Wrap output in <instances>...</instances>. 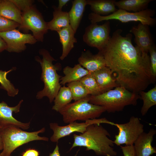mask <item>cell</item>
<instances>
[{
	"instance_id": "obj_1",
	"label": "cell",
	"mask_w": 156,
	"mask_h": 156,
	"mask_svg": "<svg viewBox=\"0 0 156 156\" xmlns=\"http://www.w3.org/2000/svg\"><path fill=\"white\" fill-rule=\"evenodd\" d=\"M122 32L120 29L114 31L99 52L119 86L138 94L155 80L151 71L149 55L133 45L131 33L124 36Z\"/></svg>"
},
{
	"instance_id": "obj_2",
	"label": "cell",
	"mask_w": 156,
	"mask_h": 156,
	"mask_svg": "<svg viewBox=\"0 0 156 156\" xmlns=\"http://www.w3.org/2000/svg\"><path fill=\"white\" fill-rule=\"evenodd\" d=\"M74 142L70 151L77 146L86 147V151L93 150L98 155L116 156L117 152L113 148L114 142L109 138L108 131L100 124L88 125L86 131L79 135H73Z\"/></svg>"
},
{
	"instance_id": "obj_3",
	"label": "cell",
	"mask_w": 156,
	"mask_h": 156,
	"mask_svg": "<svg viewBox=\"0 0 156 156\" xmlns=\"http://www.w3.org/2000/svg\"><path fill=\"white\" fill-rule=\"evenodd\" d=\"M139 99L138 94L119 86L97 95H90L89 102L103 107L108 113H115L122 111L127 106L136 105Z\"/></svg>"
},
{
	"instance_id": "obj_4",
	"label": "cell",
	"mask_w": 156,
	"mask_h": 156,
	"mask_svg": "<svg viewBox=\"0 0 156 156\" xmlns=\"http://www.w3.org/2000/svg\"><path fill=\"white\" fill-rule=\"evenodd\" d=\"M39 53L42 57V59L36 57V60L39 62L42 68V73L41 79L43 82L44 86L42 90L38 92L36 95L37 99H41L45 96L49 99L50 103L54 100L61 87L60 81L61 76L57 72L58 65H53V62L55 61L46 49H41Z\"/></svg>"
},
{
	"instance_id": "obj_5",
	"label": "cell",
	"mask_w": 156,
	"mask_h": 156,
	"mask_svg": "<svg viewBox=\"0 0 156 156\" xmlns=\"http://www.w3.org/2000/svg\"><path fill=\"white\" fill-rule=\"evenodd\" d=\"M45 131L44 127L32 132L24 131L13 126L2 128L0 130V135L3 142V148L0 155L11 156V154L16 149L30 142L38 140L48 141V138L38 135L39 133H44Z\"/></svg>"
},
{
	"instance_id": "obj_6",
	"label": "cell",
	"mask_w": 156,
	"mask_h": 156,
	"mask_svg": "<svg viewBox=\"0 0 156 156\" xmlns=\"http://www.w3.org/2000/svg\"><path fill=\"white\" fill-rule=\"evenodd\" d=\"M90 95L69 104L59 111L64 122L95 119L106 111L103 107L89 102Z\"/></svg>"
},
{
	"instance_id": "obj_7",
	"label": "cell",
	"mask_w": 156,
	"mask_h": 156,
	"mask_svg": "<svg viewBox=\"0 0 156 156\" xmlns=\"http://www.w3.org/2000/svg\"><path fill=\"white\" fill-rule=\"evenodd\" d=\"M155 14L154 10L148 8L140 12H133L118 9L112 13L105 16L99 15L92 12L89 14L88 18L91 23L115 20L123 23L139 22L143 24L153 26L156 23V18H153Z\"/></svg>"
},
{
	"instance_id": "obj_8",
	"label": "cell",
	"mask_w": 156,
	"mask_h": 156,
	"mask_svg": "<svg viewBox=\"0 0 156 156\" xmlns=\"http://www.w3.org/2000/svg\"><path fill=\"white\" fill-rule=\"evenodd\" d=\"M26 31L31 30L37 41L43 42L44 36L47 32V22L41 14L32 6L22 13V21L18 27Z\"/></svg>"
},
{
	"instance_id": "obj_9",
	"label": "cell",
	"mask_w": 156,
	"mask_h": 156,
	"mask_svg": "<svg viewBox=\"0 0 156 156\" xmlns=\"http://www.w3.org/2000/svg\"><path fill=\"white\" fill-rule=\"evenodd\" d=\"M110 30V22L108 21L101 25L91 23L85 29L83 40L88 46L101 51L109 41Z\"/></svg>"
},
{
	"instance_id": "obj_10",
	"label": "cell",
	"mask_w": 156,
	"mask_h": 156,
	"mask_svg": "<svg viewBox=\"0 0 156 156\" xmlns=\"http://www.w3.org/2000/svg\"><path fill=\"white\" fill-rule=\"evenodd\" d=\"M118 130V134L115 136L114 144L118 146L125 144L133 145L139 135L144 132V126L140 119L131 116L129 121L123 124H116Z\"/></svg>"
},
{
	"instance_id": "obj_11",
	"label": "cell",
	"mask_w": 156,
	"mask_h": 156,
	"mask_svg": "<svg viewBox=\"0 0 156 156\" xmlns=\"http://www.w3.org/2000/svg\"><path fill=\"white\" fill-rule=\"evenodd\" d=\"M101 123H106L112 125L114 123L105 118L88 120L85 121V122L82 123L75 121L64 126H59L56 122L51 123L49 124L50 127L53 133L50 138V140L53 142H57L61 138L69 135L74 132L83 133L87 127L90 125Z\"/></svg>"
},
{
	"instance_id": "obj_12",
	"label": "cell",
	"mask_w": 156,
	"mask_h": 156,
	"mask_svg": "<svg viewBox=\"0 0 156 156\" xmlns=\"http://www.w3.org/2000/svg\"><path fill=\"white\" fill-rule=\"evenodd\" d=\"M0 37L6 43V50L10 52H21L26 49V44H34L37 41L31 34L22 33L16 29L0 32Z\"/></svg>"
},
{
	"instance_id": "obj_13",
	"label": "cell",
	"mask_w": 156,
	"mask_h": 156,
	"mask_svg": "<svg viewBox=\"0 0 156 156\" xmlns=\"http://www.w3.org/2000/svg\"><path fill=\"white\" fill-rule=\"evenodd\" d=\"M23 101V100H21L17 105L13 107H9L3 101L0 103V126L2 128L13 126L23 129H27L29 128L30 122L23 123L13 116V112L16 113L19 112Z\"/></svg>"
},
{
	"instance_id": "obj_14",
	"label": "cell",
	"mask_w": 156,
	"mask_h": 156,
	"mask_svg": "<svg viewBox=\"0 0 156 156\" xmlns=\"http://www.w3.org/2000/svg\"><path fill=\"white\" fill-rule=\"evenodd\" d=\"M130 32L135 36L136 46L142 52L148 53L154 44L149 26L140 23L137 26L132 27Z\"/></svg>"
},
{
	"instance_id": "obj_15",
	"label": "cell",
	"mask_w": 156,
	"mask_h": 156,
	"mask_svg": "<svg viewBox=\"0 0 156 156\" xmlns=\"http://www.w3.org/2000/svg\"><path fill=\"white\" fill-rule=\"evenodd\" d=\"M156 133V130L152 128L148 133L144 132L139 135L133 144L136 156H151L156 153V148L152 145Z\"/></svg>"
},
{
	"instance_id": "obj_16",
	"label": "cell",
	"mask_w": 156,
	"mask_h": 156,
	"mask_svg": "<svg viewBox=\"0 0 156 156\" xmlns=\"http://www.w3.org/2000/svg\"><path fill=\"white\" fill-rule=\"evenodd\" d=\"M78 61L79 64L90 73L106 66L104 57L99 51L95 54L88 50L82 52Z\"/></svg>"
},
{
	"instance_id": "obj_17",
	"label": "cell",
	"mask_w": 156,
	"mask_h": 156,
	"mask_svg": "<svg viewBox=\"0 0 156 156\" xmlns=\"http://www.w3.org/2000/svg\"><path fill=\"white\" fill-rule=\"evenodd\" d=\"M101 93L119 86L111 70L107 66L92 73Z\"/></svg>"
},
{
	"instance_id": "obj_18",
	"label": "cell",
	"mask_w": 156,
	"mask_h": 156,
	"mask_svg": "<svg viewBox=\"0 0 156 156\" xmlns=\"http://www.w3.org/2000/svg\"><path fill=\"white\" fill-rule=\"evenodd\" d=\"M59 35L60 41L62 46V53L60 59L63 60L74 48V44L77 42L73 30L70 25L57 32Z\"/></svg>"
},
{
	"instance_id": "obj_19",
	"label": "cell",
	"mask_w": 156,
	"mask_h": 156,
	"mask_svg": "<svg viewBox=\"0 0 156 156\" xmlns=\"http://www.w3.org/2000/svg\"><path fill=\"white\" fill-rule=\"evenodd\" d=\"M72 7L68 14L70 25L75 34L87 4L86 0H74L72 1Z\"/></svg>"
},
{
	"instance_id": "obj_20",
	"label": "cell",
	"mask_w": 156,
	"mask_h": 156,
	"mask_svg": "<svg viewBox=\"0 0 156 156\" xmlns=\"http://www.w3.org/2000/svg\"><path fill=\"white\" fill-rule=\"evenodd\" d=\"M63 72L64 76L61 78L60 83L64 86L66 83L78 81L90 73L79 64L75 65L73 67L66 66L63 68Z\"/></svg>"
},
{
	"instance_id": "obj_21",
	"label": "cell",
	"mask_w": 156,
	"mask_h": 156,
	"mask_svg": "<svg viewBox=\"0 0 156 156\" xmlns=\"http://www.w3.org/2000/svg\"><path fill=\"white\" fill-rule=\"evenodd\" d=\"M87 5L90 6L93 13L105 16L116 11L117 9L114 0H86Z\"/></svg>"
},
{
	"instance_id": "obj_22",
	"label": "cell",
	"mask_w": 156,
	"mask_h": 156,
	"mask_svg": "<svg viewBox=\"0 0 156 156\" xmlns=\"http://www.w3.org/2000/svg\"><path fill=\"white\" fill-rule=\"evenodd\" d=\"M0 15L20 24L22 21L21 11L10 0H1Z\"/></svg>"
},
{
	"instance_id": "obj_23",
	"label": "cell",
	"mask_w": 156,
	"mask_h": 156,
	"mask_svg": "<svg viewBox=\"0 0 156 156\" xmlns=\"http://www.w3.org/2000/svg\"><path fill=\"white\" fill-rule=\"evenodd\" d=\"M52 19L47 22L48 29L57 32L62 28L70 25L68 12L58 10L57 7L53 8Z\"/></svg>"
},
{
	"instance_id": "obj_24",
	"label": "cell",
	"mask_w": 156,
	"mask_h": 156,
	"mask_svg": "<svg viewBox=\"0 0 156 156\" xmlns=\"http://www.w3.org/2000/svg\"><path fill=\"white\" fill-rule=\"evenodd\" d=\"M153 0H121L115 1L118 9L128 12H140L147 9L149 3Z\"/></svg>"
},
{
	"instance_id": "obj_25",
	"label": "cell",
	"mask_w": 156,
	"mask_h": 156,
	"mask_svg": "<svg viewBox=\"0 0 156 156\" xmlns=\"http://www.w3.org/2000/svg\"><path fill=\"white\" fill-rule=\"evenodd\" d=\"M73 100L72 95L69 88L65 85L61 87L54 100V105L52 109L59 112Z\"/></svg>"
},
{
	"instance_id": "obj_26",
	"label": "cell",
	"mask_w": 156,
	"mask_h": 156,
	"mask_svg": "<svg viewBox=\"0 0 156 156\" xmlns=\"http://www.w3.org/2000/svg\"><path fill=\"white\" fill-rule=\"evenodd\" d=\"M143 104L141 109V113L144 116L152 107L156 104V86L147 92L142 91L139 93Z\"/></svg>"
},
{
	"instance_id": "obj_27",
	"label": "cell",
	"mask_w": 156,
	"mask_h": 156,
	"mask_svg": "<svg viewBox=\"0 0 156 156\" xmlns=\"http://www.w3.org/2000/svg\"><path fill=\"white\" fill-rule=\"evenodd\" d=\"M72 93L73 100L76 101L87 97L90 95L79 81L71 82L67 83Z\"/></svg>"
},
{
	"instance_id": "obj_28",
	"label": "cell",
	"mask_w": 156,
	"mask_h": 156,
	"mask_svg": "<svg viewBox=\"0 0 156 156\" xmlns=\"http://www.w3.org/2000/svg\"><path fill=\"white\" fill-rule=\"evenodd\" d=\"M79 81L84 86L90 95L96 96L101 94L92 73L84 77Z\"/></svg>"
},
{
	"instance_id": "obj_29",
	"label": "cell",
	"mask_w": 156,
	"mask_h": 156,
	"mask_svg": "<svg viewBox=\"0 0 156 156\" xmlns=\"http://www.w3.org/2000/svg\"><path fill=\"white\" fill-rule=\"evenodd\" d=\"M14 69L12 68L7 71L0 70V88L6 90L8 96L12 97L18 94V90L15 88L13 84L7 78L6 76L8 73Z\"/></svg>"
},
{
	"instance_id": "obj_30",
	"label": "cell",
	"mask_w": 156,
	"mask_h": 156,
	"mask_svg": "<svg viewBox=\"0 0 156 156\" xmlns=\"http://www.w3.org/2000/svg\"><path fill=\"white\" fill-rule=\"evenodd\" d=\"M18 23L0 15V32H5L16 28L19 26Z\"/></svg>"
},
{
	"instance_id": "obj_31",
	"label": "cell",
	"mask_w": 156,
	"mask_h": 156,
	"mask_svg": "<svg viewBox=\"0 0 156 156\" xmlns=\"http://www.w3.org/2000/svg\"><path fill=\"white\" fill-rule=\"evenodd\" d=\"M149 58L151 72L155 80L156 77V49L154 44L150 49Z\"/></svg>"
},
{
	"instance_id": "obj_32",
	"label": "cell",
	"mask_w": 156,
	"mask_h": 156,
	"mask_svg": "<svg viewBox=\"0 0 156 156\" xmlns=\"http://www.w3.org/2000/svg\"><path fill=\"white\" fill-rule=\"evenodd\" d=\"M18 9L23 12L29 9L32 6L33 1L30 0H10Z\"/></svg>"
},
{
	"instance_id": "obj_33",
	"label": "cell",
	"mask_w": 156,
	"mask_h": 156,
	"mask_svg": "<svg viewBox=\"0 0 156 156\" xmlns=\"http://www.w3.org/2000/svg\"><path fill=\"white\" fill-rule=\"evenodd\" d=\"M120 146L124 156H136L133 145Z\"/></svg>"
},
{
	"instance_id": "obj_34",
	"label": "cell",
	"mask_w": 156,
	"mask_h": 156,
	"mask_svg": "<svg viewBox=\"0 0 156 156\" xmlns=\"http://www.w3.org/2000/svg\"><path fill=\"white\" fill-rule=\"evenodd\" d=\"M39 153L37 150L29 149L24 153L22 156H39Z\"/></svg>"
},
{
	"instance_id": "obj_35",
	"label": "cell",
	"mask_w": 156,
	"mask_h": 156,
	"mask_svg": "<svg viewBox=\"0 0 156 156\" xmlns=\"http://www.w3.org/2000/svg\"><path fill=\"white\" fill-rule=\"evenodd\" d=\"M70 0H59L58 6L57 9L60 10H62L63 7Z\"/></svg>"
},
{
	"instance_id": "obj_36",
	"label": "cell",
	"mask_w": 156,
	"mask_h": 156,
	"mask_svg": "<svg viewBox=\"0 0 156 156\" xmlns=\"http://www.w3.org/2000/svg\"><path fill=\"white\" fill-rule=\"evenodd\" d=\"M7 48V44L3 39L0 37V52L5 50Z\"/></svg>"
},
{
	"instance_id": "obj_37",
	"label": "cell",
	"mask_w": 156,
	"mask_h": 156,
	"mask_svg": "<svg viewBox=\"0 0 156 156\" xmlns=\"http://www.w3.org/2000/svg\"><path fill=\"white\" fill-rule=\"evenodd\" d=\"M49 156H61L60 153L59 148L57 144L53 152L50 153Z\"/></svg>"
},
{
	"instance_id": "obj_38",
	"label": "cell",
	"mask_w": 156,
	"mask_h": 156,
	"mask_svg": "<svg viewBox=\"0 0 156 156\" xmlns=\"http://www.w3.org/2000/svg\"><path fill=\"white\" fill-rule=\"evenodd\" d=\"M3 144L1 137L0 135V151L3 150Z\"/></svg>"
},
{
	"instance_id": "obj_39",
	"label": "cell",
	"mask_w": 156,
	"mask_h": 156,
	"mask_svg": "<svg viewBox=\"0 0 156 156\" xmlns=\"http://www.w3.org/2000/svg\"><path fill=\"white\" fill-rule=\"evenodd\" d=\"M2 128V127L1 126H0V130Z\"/></svg>"
},
{
	"instance_id": "obj_40",
	"label": "cell",
	"mask_w": 156,
	"mask_h": 156,
	"mask_svg": "<svg viewBox=\"0 0 156 156\" xmlns=\"http://www.w3.org/2000/svg\"><path fill=\"white\" fill-rule=\"evenodd\" d=\"M1 0H0V2L1 1Z\"/></svg>"
},
{
	"instance_id": "obj_41",
	"label": "cell",
	"mask_w": 156,
	"mask_h": 156,
	"mask_svg": "<svg viewBox=\"0 0 156 156\" xmlns=\"http://www.w3.org/2000/svg\"><path fill=\"white\" fill-rule=\"evenodd\" d=\"M0 156H1L0 155Z\"/></svg>"
}]
</instances>
